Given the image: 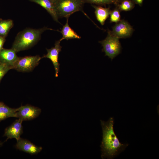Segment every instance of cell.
Here are the masks:
<instances>
[{
    "mask_svg": "<svg viewBox=\"0 0 159 159\" xmlns=\"http://www.w3.org/2000/svg\"><path fill=\"white\" fill-rule=\"evenodd\" d=\"M110 21L111 23H117L119 22L120 19V10L116 8L111 11L110 14Z\"/></svg>",
    "mask_w": 159,
    "mask_h": 159,
    "instance_id": "d6986e66",
    "label": "cell"
},
{
    "mask_svg": "<svg viewBox=\"0 0 159 159\" xmlns=\"http://www.w3.org/2000/svg\"><path fill=\"white\" fill-rule=\"evenodd\" d=\"M16 141L15 147L17 149L31 155L37 154L42 149V147L37 146L26 139L20 138Z\"/></svg>",
    "mask_w": 159,
    "mask_h": 159,
    "instance_id": "9c48e42d",
    "label": "cell"
},
{
    "mask_svg": "<svg viewBox=\"0 0 159 159\" xmlns=\"http://www.w3.org/2000/svg\"><path fill=\"white\" fill-rule=\"evenodd\" d=\"M16 53L12 48H3L0 52V61L11 66L13 69L14 65L19 58Z\"/></svg>",
    "mask_w": 159,
    "mask_h": 159,
    "instance_id": "8fae6325",
    "label": "cell"
},
{
    "mask_svg": "<svg viewBox=\"0 0 159 159\" xmlns=\"http://www.w3.org/2000/svg\"><path fill=\"white\" fill-rule=\"evenodd\" d=\"M60 41L59 40L56 42L54 46L50 49H47V54L44 55L42 58H47L49 59L52 61L55 70V76H58L59 71V54L61 51L62 46L60 45Z\"/></svg>",
    "mask_w": 159,
    "mask_h": 159,
    "instance_id": "ba28073f",
    "label": "cell"
},
{
    "mask_svg": "<svg viewBox=\"0 0 159 159\" xmlns=\"http://www.w3.org/2000/svg\"><path fill=\"white\" fill-rule=\"evenodd\" d=\"M102 130V139L100 147L102 159H112L124 151L128 144L121 143L113 128L114 120L111 117L106 122L100 120Z\"/></svg>",
    "mask_w": 159,
    "mask_h": 159,
    "instance_id": "6da1fadb",
    "label": "cell"
},
{
    "mask_svg": "<svg viewBox=\"0 0 159 159\" xmlns=\"http://www.w3.org/2000/svg\"><path fill=\"white\" fill-rule=\"evenodd\" d=\"M49 29L51 30L46 27L38 29L29 28L20 32L15 37L12 48L17 52L30 48L39 41L43 32Z\"/></svg>",
    "mask_w": 159,
    "mask_h": 159,
    "instance_id": "7a4b0ae2",
    "label": "cell"
},
{
    "mask_svg": "<svg viewBox=\"0 0 159 159\" xmlns=\"http://www.w3.org/2000/svg\"><path fill=\"white\" fill-rule=\"evenodd\" d=\"M12 67L4 62L0 61V81L5 74Z\"/></svg>",
    "mask_w": 159,
    "mask_h": 159,
    "instance_id": "ffe728a7",
    "label": "cell"
},
{
    "mask_svg": "<svg viewBox=\"0 0 159 159\" xmlns=\"http://www.w3.org/2000/svg\"><path fill=\"white\" fill-rule=\"evenodd\" d=\"M118 5L120 11H128L132 9L134 7V3L132 0H125Z\"/></svg>",
    "mask_w": 159,
    "mask_h": 159,
    "instance_id": "e0dca14e",
    "label": "cell"
},
{
    "mask_svg": "<svg viewBox=\"0 0 159 159\" xmlns=\"http://www.w3.org/2000/svg\"><path fill=\"white\" fill-rule=\"evenodd\" d=\"M13 25V22L12 20L0 19V36L5 37Z\"/></svg>",
    "mask_w": 159,
    "mask_h": 159,
    "instance_id": "2e32d148",
    "label": "cell"
},
{
    "mask_svg": "<svg viewBox=\"0 0 159 159\" xmlns=\"http://www.w3.org/2000/svg\"><path fill=\"white\" fill-rule=\"evenodd\" d=\"M95 9V14L97 21L103 25L110 15L111 11L108 8H104L100 6L92 5Z\"/></svg>",
    "mask_w": 159,
    "mask_h": 159,
    "instance_id": "4fadbf2b",
    "label": "cell"
},
{
    "mask_svg": "<svg viewBox=\"0 0 159 159\" xmlns=\"http://www.w3.org/2000/svg\"><path fill=\"white\" fill-rule=\"evenodd\" d=\"M23 121L18 119L5 130L4 136L7 138V139L15 138L16 140L20 138L23 132L22 125Z\"/></svg>",
    "mask_w": 159,
    "mask_h": 159,
    "instance_id": "30bf717a",
    "label": "cell"
},
{
    "mask_svg": "<svg viewBox=\"0 0 159 159\" xmlns=\"http://www.w3.org/2000/svg\"><path fill=\"white\" fill-rule=\"evenodd\" d=\"M5 37L0 36V52L3 49V46L5 40Z\"/></svg>",
    "mask_w": 159,
    "mask_h": 159,
    "instance_id": "44dd1931",
    "label": "cell"
},
{
    "mask_svg": "<svg viewBox=\"0 0 159 159\" xmlns=\"http://www.w3.org/2000/svg\"><path fill=\"white\" fill-rule=\"evenodd\" d=\"M133 31L132 27L127 21L121 20L113 26L111 33L119 39L130 37Z\"/></svg>",
    "mask_w": 159,
    "mask_h": 159,
    "instance_id": "52a82bcc",
    "label": "cell"
},
{
    "mask_svg": "<svg viewBox=\"0 0 159 159\" xmlns=\"http://www.w3.org/2000/svg\"><path fill=\"white\" fill-rule=\"evenodd\" d=\"M118 3H121L122 1L125 0H117Z\"/></svg>",
    "mask_w": 159,
    "mask_h": 159,
    "instance_id": "603a6c76",
    "label": "cell"
},
{
    "mask_svg": "<svg viewBox=\"0 0 159 159\" xmlns=\"http://www.w3.org/2000/svg\"><path fill=\"white\" fill-rule=\"evenodd\" d=\"M42 58L39 55L19 57L13 69L21 72L31 71L38 65Z\"/></svg>",
    "mask_w": 159,
    "mask_h": 159,
    "instance_id": "5b68a950",
    "label": "cell"
},
{
    "mask_svg": "<svg viewBox=\"0 0 159 159\" xmlns=\"http://www.w3.org/2000/svg\"><path fill=\"white\" fill-rule=\"evenodd\" d=\"M84 3H87L98 5H105L118 3L117 0H83Z\"/></svg>",
    "mask_w": 159,
    "mask_h": 159,
    "instance_id": "ac0fdd59",
    "label": "cell"
},
{
    "mask_svg": "<svg viewBox=\"0 0 159 159\" xmlns=\"http://www.w3.org/2000/svg\"><path fill=\"white\" fill-rule=\"evenodd\" d=\"M41 112V109L37 107L26 105L17 108L16 117L22 121L30 120L37 117Z\"/></svg>",
    "mask_w": 159,
    "mask_h": 159,
    "instance_id": "8992f818",
    "label": "cell"
},
{
    "mask_svg": "<svg viewBox=\"0 0 159 159\" xmlns=\"http://www.w3.org/2000/svg\"><path fill=\"white\" fill-rule=\"evenodd\" d=\"M133 2L137 4H138L140 6H142L143 2L144 0H132Z\"/></svg>",
    "mask_w": 159,
    "mask_h": 159,
    "instance_id": "7402d4cb",
    "label": "cell"
},
{
    "mask_svg": "<svg viewBox=\"0 0 159 159\" xmlns=\"http://www.w3.org/2000/svg\"><path fill=\"white\" fill-rule=\"evenodd\" d=\"M51 1L52 3L54 2L55 0H49Z\"/></svg>",
    "mask_w": 159,
    "mask_h": 159,
    "instance_id": "cb8c5ba5",
    "label": "cell"
},
{
    "mask_svg": "<svg viewBox=\"0 0 159 159\" xmlns=\"http://www.w3.org/2000/svg\"><path fill=\"white\" fill-rule=\"evenodd\" d=\"M17 108H10L0 102V122L10 117H16Z\"/></svg>",
    "mask_w": 159,
    "mask_h": 159,
    "instance_id": "5bb4252c",
    "label": "cell"
},
{
    "mask_svg": "<svg viewBox=\"0 0 159 159\" xmlns=\"http://www.w3.org/2000/svg\"><path fill=\"white\" fill-rule=\"evenodd\" d=\"M34 2L42 6L51 15L54 19L59 23L58 16L53 4L49 0H28Z\"/></svg>",
    "mask_w": 159,
    "mask_h": 159,
    "instance_id": "7c38bea8",
    "label": "cell"
},
{
    "mask_svg": "<svg viewBox=\"0 0 159 159\" xmlns=\"http://www.w3.org/2000/svg\"><path fill=\"white\" fill-rule=\"evenodd\" d=\"M84 3L83 0H55L53 3L58 17L67 18L81 10Z\"/></svg>",
    "mask_w": 159,
    "mask_h": 159,
    "instance_id": "3957f363",
    "label": "cell"
},
{
    "mask_svg": "<svg viewBox=\"0 0 159 159\" xmlns=\"http://www.w3.org/2000/svg\"><path fill=\"white\" fill-rule=\"evenodd\" d=\"M119 39L109 31L106 38L99 42L103 47L102 50L105 52V55L112 60L120 52L121 46Z\"/></svg>",
    "mask_w": 159,
    "mask_h": 159,
    "instance_id": "277c9868",
    "label": "cell"
},
{
    "mask_svg": "<svg viewBox=\"0 0 159 159\" xmlns=\"http://www.w3.org/2000/svg\"><path fill=\"white\" fill-rule=\"evenodd\" d=\"M62 37L59 40L61 41L63 39L68 40L72 39H80L81 37L79 36L69 26L68 23V18L66 24L63 27L60 32Z\"/></svg>",
    "mask_w": 159,
    "mask_h": 159,
    "instance_id": "9a60e30c",
    "label": "cell"
}]
</instances>
